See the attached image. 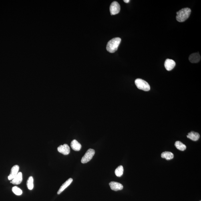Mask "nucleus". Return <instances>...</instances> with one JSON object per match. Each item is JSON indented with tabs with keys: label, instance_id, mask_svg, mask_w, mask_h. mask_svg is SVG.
Returning <instances> with one entry per match:
<instances>
[{
	"label": "nucleus",
	"instance_id": "f257e3e1",
	"mask_svg": "<svg viewBox=\"0 0 201 201\" xmlns=\"http://www.w3.org/2000/svg\"><path fill=\"white\" fill-rule=\"evenodd\" d=\"M121 41L120 38L116 37L109 40L107 43L106 49L109 53L115 52L117 49Z\"/></svg>",
	"mask_w": 201,
	"mask_h": 201
},
{
	"label": "nucleus",
	"instance_id": "f03ea898",
	"mask_svg": "<svg viewBox=\"0 0 201 201\" xmlns=\"http://www.w3.org/2000/svg\"><path fill=\"white\" fill-rule=\"evenodd\" d=\"M191 10L189 8H184L177 13L176 19L179 22H183L190 17Z\"/></svg>",
	"mask_w": 201,
	"mask_h": 201
},
{
	"label": "nucleus",
	"instance_id": "7ed1b4c3",
	"mask_svg": "<svg viewBox=\"0 0 201 201\" xmlns=\"http://www.w3.org/2000/svg\"><path fill=\"white\" fill-rule=\"evenodd\" d=\"M135 83L138 88L145 91L150 90V86L146 81L141 79H137L135 81Z\"/></svg>",
	"mask_w": 201,
	"mask_h": 201
},
{
	"label": "nucleus",
	"instance_id": "20e7f679",
	"mask_svg": "<svg viewBox=\"0 0 201 201\" xmlns=\"http://www.w3.org/2000/svg\"><path fill=\"white\" fill-rule=\"evenodd\" d=\"M95 154V151L94 150L92 149H89L82 158L81 162L83 164H85L89 162L93 158Z\"/></svg>",
	"mask_w": 201,
	"mask_h": 201
},
{
	"label": "nucleus",
	"instance_id": "39448f33",
	"mask_svg": "<svg viewBox=\"0 0 201 201\" xmlns=\"http://www.w3.org/2000/svg\"><path fill=\"white\" fill-rule=\"evenodd\" d=\"M109 10L111 15H115L119 13L120 10V6L116 1H114L111 3Z\"/></svg>",
	"mask_w": 201,
	"mask_h": 201
},
{
	"label": "nucleus",
	"instance_id": "423d86ee",
	"mask_svg": "<svg viewBox=\"0 0 201 201\" xmlns=\"http://www.w3.org/2000/svg\"><path fill=\"white\" fill-rule=\"evenodd\" d=\"M57 150L59 152L64 155H68L70 152V148L66 144L60 145L58 147Z\"/></svg>",
	"mask_w": 201,
	"mask_h": 201
},
{
	"label": "nucleus",
	"instance_id": "0eeeda50",
	"mask_svg": "<svg viewBox=\"0 0 201 201\" xmlns=\"http://www.w3.org/2000/svg\"><path fill=\"white\" fill-rule=\"evenodd\" d=\"M176 63L173 60L167 59L165 61L164 66L167 71H172L176 66Z\"/></svg>",
	"mask_w": 201,
	"mask_h": 201
},
{
	"label": "nucleus",
	"instance_id": "6e6552de",
	"mask_svg": "<svg viewBox=\"0 0 201 201\" xmlns=\"http://www.w3.org/2000/svg\"><path fill=\"white\" fill-rule=\"evenodd\" d=\"M19 166L18 165H15L12 167L10 174L8 177V179L9 180H13L15 177L19 172Z\"/></svg>",
	"mask_w": 201,
	"mask_h": 201
},
{
	"label": "nucleus",
	"instance_id": "1a4fd4ad",
	"mask_svg": "<svg viewBox=\"0 0 201 201\" xmlns=\"http://www.w3.org/2000/svg\"><path fill=\"white\" fill-rule=\"evenodd\" d=\"M109 185L111 189L115 191L122 190L123 188L122 184L118 182H111L109 183Z\"/></svg>",
	"mask_w": 201,
	"mask_h": 201
},
{
	"label": "nucleus",
	"instance_id": "9d476101",
	"mask_svg": "<svg viewBox=\"0 0 201 201\" xmlns=\"http://www.w3.org/2000/svg\"><path fill=\"white\" fill-rule=\"evenodd\" d=\"M200 56L198 53H193L189 57L190 62L192 63H198L200 61Z\"/></svg>",
	"mask_w": 201,
	"mask_h": 201
},
{
	"label": "nucleus",
	"instance_id": "9b49d317",
	"mask_svg": "<svg viewBox=\"0 0 201 201\" xmlns=\"http://www.w3.org/2000/svg\"><path fill=\"white\" fill-rule=\"evenodd\" d=\"M23 181V174L21 172H19L12 182V184L14 185L20 184Z\"/></svg>",
	"mask_w": 201,
	"mask_h": 201
},
{
	"label": "nucleus",
	"instance_id": "f8f14e48",
	"mask_svg": "<svg viewBox=\"0 0 201 201\" xmlns=\"http://www.w3.org/2000/svg\"><path fill=\"white\" fill-rule=\"evenodd\" d=\"M72 182V178H70L65 183H64L62 186L60 188H59L57 194H61L66 188H67L71 184Z\"/></svg>",
	"mask_w": 201,
	"mask_h": 201
},
{
	"label": "nucleus",
	"instance_id": "ddd939ff",
	"mask_svg": "<svg viewBox=\"0 0 201 201\" xmlns=\"http://www.w3.org/2000/svg\"><path fill=\"white\" fill-rule=\"evenodd\" d=\"M187 137L193 141H196L200 138V135L198 133L192 131L188 133Z\"/></svg>",
	"mask_w": 201,
	"mask_h": 201
},
{
	"label": "nucleus",
	"instance_id": "4468645a",
	"mask_svg": "<svg viewBox=\"0 0 201 201\" xmlns=\"http://www.w3.org/2000/svg\"><path fill=\"white\" fill-rule=\"evenodd\" d=\"M71 148L73 150L78 151L81 150V145L76 140H73L71 143Z\"/></svg>",
	"mask_w": 201,
	"mask_h": 201
},
{
	"label": "nucleus",
	"instance_id": "2eb2a0df",
	"mask_svg": "<svg viewBox=\"0 0 201 201\" xmlns=\"http://www.w3.org/2000/svg\"><path fill=\"white\" fill-rule=\"evenodd\" d=\"M161 157L163 158L166 159L167 160H172L174 158V154L170 152H164L161 155Z\"/></svg>",
	"mask_w": 201,
	"mask_h": 201
},
{
	"label": "nucleus",
	"instance_id": "dca6fc26",
	"mask_svg": "<svg viewBox=\"0 0 201 201\" xmlns=\"http://www.w3.org/2000/svg\"><path fill=\"white\" fill-rule=\"evenodd\" d=\"M175 146L178 150L184 151L186 150V146L180 141H177L175 143Z\"/></svg>",
	"mask_w": 201,
	"mask_h": 201
},
{
	"label": "nucleus",
	"instance_id": "f3484780",
	"mask_svg": "<svg viewBox=\"0 0 201 201\" xmlns=\"http://www.w3.org/2000/svg\"><path fill=\"white\" fill-rule=\"evenodd\" d=\"M34 179L33 177H29L27 180V185L28 188L29 190H32L34 188Z\"/></svg>",
	"mask_w": 201,
	"mask_h": 201
},
{
	"label": "nucleus",
	"instance_id": "a211bd4d",
	"mask_svg": "<svg viewBox=\"0 0 201 201\" xmlns=\"http://www.w3.org/2000/svg\"><path fill=\"white\" fill-rule=\"evenodd\" d=\"M124 172V169L122 166H119L115 169V173L117 177H120L122 176Z\"/></svg>",
	"mask_w": 201,
	"mask_h": 201
},
{
	"label": "nucleus",
	"instance_id": "6ab92c4d",
	"mask_svg": "<svg viewBox=\"0 0 201 201\" xmlns=\"http://www.w3.org/2000/svg\"><path fill=\"white\" fill-rule=\"evenodd\" d=\"M12 191L17 196H20L23 193V191L20 188L17 186L13 187Z\"/></svg>",
	"mask_w": 201,
	"mask_h": 201
},
{
	"label": "nucleus",
	"instance_id": "aec40b11",
	"mask_svg": "<svg viewBox=\"0 0 201 201\" xmlns=\"http://www.w3.org/2000/svg\"><path fill=\"white\" fill-rule=\"evenodd\" d=\"M124 2L125 3H128L130 2V1L129 0H124Z\"/></svg>",
	"mask_w": 201,
	"mask_h": 201
},
{
	"label": "nucleus",
	"instance_id": "412c9836",
	"mask_svg": "<svg viewBox=\"0 0 201 201\" xmlns=\"http://www.w3.org/2000/svg\"></svg>",
	"mask_w": 201,
	"mask_h": 201
}]
</instances>
